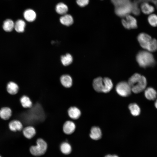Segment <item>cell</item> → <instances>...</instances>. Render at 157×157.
<instances>
[{"mask_svg": "<svg viewBox=\"0 0 157 157\" xmlns=\"http://www.w3.org/2000/svg\"><path fill=\"white\" fill-rule=\"evenodd\" d=\"M26 25L25 22L22 19H19L15 23L14 28L18 33H22L24 31Z\"/></svg>", "mask_w": 157, "mask_h": 157, "instance_id": "obj_24", "label": "cell"}, {"mask_svg": "<svg viewBox=\"0 0 157 157\" xmlns=\"http://www.w3.org/2000/svg\"><path fill=\"white\" fill-rule=\"evenodd\" d=\"M136 60L139 66L144 68L152 67L155 63L153 56L147 50L139 51L136 55Z\"/></svg>", "mask_w": 157, "mask_h": 157, "instance_id": "obj_3", "label": "cell"}, {"mask_svg": "<svg viewBox=\"0 0 157 157\" xmlns=\"http://www.w3.org/2000/svg\"><path fill=\"white\" fill-rule=\"evenodd\" d=\"M60 23L66 26H69L73 23L74 20L72 16L69 14H66L63 15L60 19Z\"/></svg>", "mask_w": 157, "mask_h": 157, "instance_id": "obj_19", "label": "cell"}, {"mask_svg": "<svg viewBox=\"0 0 157 157\" xmlns=\"http://www.w3.org/2000/svg\"><path fill=\"white\" fill-rule=\"evenodd\" d=\"M112 155L110 154H108L106 155L104 157H112Z\"/></svg>", "mask_w": 157, "mask_h": 157, "instance_id": "obj_32", "label": "cell"}, {"mask_svg": "<svg viewBox=\"0 0 157 157\" xmlns=\"http://www.w3.org/2000/svg\"><path fill=\"white\" fill-rule=\"evenodd\" d=\"M47 148L46 142L41 138L36 141V145L31 146L30 149L31 154L35 156H39L45 154Z\"/></svg>", "mask_w": 157, "mask_h": 157, "instance_id": "obj_4", "label": "cell"}, {"mask_svg": "<svg viewBox=\"0 0 157 157\" xmlns=\"http://www.w3.org/2000/svg\"><path fill=\"white\" fill-rule=\"evenodd\" d=\"M55 9L58 14L63 15L66 14L68 9L66 5L63 3L60 2L56 5Z\"/></svg>", "mask_w": 157, "mask_h": 157, "instance_id": "obj_23", "label": "cell"}, {"mask_svg": "<svg viewBox=\"0 0 157 157\" xmlns=\"http://www.w3.org/2000/svg\"><path fill=\"white\" fill-rule=\"evenodd\" d=\"M60 149L63 154L67 155L70 153L72 149L71 145L68 143L65 142L60 145Z\"/></svg>", "mask_w": 157, "mask_h": 157, "instance_id": "obj_26", "label": "cell"}, {"mask_svg": "<svg viewBox=\"0 0 157 157\" xmlns=\"http://www.w3.org/2000/svg\"><path fill=\"white\" fill-rule=\"evenodd\" d=\"M61 60L62 63L64 65L67 66L72 63L73 58L70 54L67 53L65 55L61 56Z\"/></svg>", "mask_w": 157, "mask_h": 157, "instance_id": "obj_27", "label": "cell"}, {"mask_svg": "<svg viewBox=\"0 0 157 157\" xmlns=\"http://www.w3.org/2000/svg\"><path fill=\"white\" fill-rule=\"evenodd\" d=\"M14 24L15 23L12 19H7L3 22V28L6 32H10L14 28Z\"/></svg>", "mask_w": 157, "mask_h": 157, "instance_id": "obj_22", "label": "cell"}, {"mask_svg": "<svg viewBox=\"0 0 157 157\" xmlns=\"http://www.w3.org/2000/svg\"><path fill=\"white\" fill-rule=\"evenodd\" d=\"M8 126L10 130L13 132L20 131L23 129V125L21 122L17 119L10 122Z\"/></svg>", "mask_w": 157, "mask_h": 157, "instance_id": "obj_10", "label": "cell"}, {"mask_svg": "<svg viewBox=\"0 0 157 157\" xmlns=\"http://www.w3.org/2000/svg\"><path fill=\"white\" fill-rule=\"evenodd\" d=\"M77 4L81 7H84L89 3V0H76Z\"/></svg>", "mask_w": 157, "mask_h": 157, "instance_id": "obj_30", "label": "cell"}, {"mask_svg": "<svg viewBox=\"0 0 157 157\" xmlns=\"http://www.w3.org/2000/svg\"><path fill=\"white\" fill-rule=\"evenodd\" d=\"M129 108L132 115L134 116L138 115L140 112V109L139 106L135 103H132L129 106Z\"/></svg>", "mask_w": 157, "mask_h": 157, "instance_id": "obj_25", "label": "cell"}, {"mask_svg": "<svg viewBox=\"0 0 157 157\" xmlns=\"http://www.w3.org/2000/svg\"><path fill=\"white\" fill-rule=\"evenodd\" d=\"M0 157H1V156H0Z\"/></svg>", "mask_w": 157, "mask_h": 157, "instance_id": "obj_34", "label": "cell"}, {"mask_svg": "<svg viewBox=\"0 0 157 157\" xmlns=\"http://www.w3.org/2000/svg\"><path fill=\"white\" fill-rule=\"evenodd\" d=\"M140 8L143 13L149 15L153 13L155 10L153 6L147 2L142 3L141 5Z\"/></svg>", "mask_w": 157, "mask_h": 157, "instance_id": "obj_16", "label": "cell"}, {"mask_svg": "<svg viewBox=\"0 0 157 157\" xmlns=\"http://www.w3.org/2000/svg\"><path fill=\"white\" fill-rule=\"evenodd\" d=\"M93 87L96 92L107 93L110 91L113 87L112 80L108 77H98L94 79Z\"/></svg>", "mask_w": 157, "mask_h": 157, "instance_id": "obj_2", "label": "cell"}, {"mask_svg": "<svg viewBox=\"0 0 157 157\" xmlns=\"http://www.w3.org/2000/svg\"><path fill=\"white\" fill-rule=\"evenodd\" d=\"M23 16L25 19L28 22H31L34 21L36 19V15L33 10L28 9L24 12Z\"/></svg>", "mask_w": 157, "mask_h": 157, "instance_id": "obj_15", "label": "cell"}, {"mask_svg": "<svg viewBox=\"0 0 157 157\" xmlns=\"http://www.w3.org/2000/svg\"><path fill=\"white\" fill-rule=\"evenodd\" d=\"M137 39L141 47L147 51L151 43L153 38L146 33H141L138 35Z\"/></svg>", "mask_w": 157, "mask_h": 157, "instance_id": "obj_6", "label": "cell"}, {"mask_svg": "<svg viewBox=\"0 0 157 157\" xmlns=\"http://www.w3.org/2000/svg\"><path fill=\"white\" fill-rule=\"evenodd\" d=\"M122 23L124 27L127 29H135L137 27L136 19L129 14L125 16V19H122Z\"/></svg>", "mask_w": 157, "mask_h": 157, "instance_id": "obj_7", "label": "cell"}, {"mask_svg": "<svg viewBox=\"0 0 157 157\" xmlns=\"http://www.w3.org/2000/svg\"><path fill=\"white\" fill-rule=\"evenodd\" d=\"M154 105L155 107L157 109V99L155 102Z\"/></svg>", "mask_w": 157, "mask_h": 157, "instance_id": "obj_31", "label": "cell"}, {"mask_svg": "<svg viewBox=\"0 0 157 157\" xmlns=\"http://www.w3.org/2000/svg\"><path fill=\"white\" fill-rule=\"evenodd\" d=\"M60 82L62 85L66 88L70 87L72 85V80L71 77L68 75L62 76L60 78Z\"/></svg>", "mask_w": 157, "mask_h": 157, "instance_id": "obj_20", "label": "cell"}, {"mask_svg": "<svg viewBox=\"0 0 157 157\" xmlns=\"http://www.w3.org/2000/svg\"><path fill=\"white\" fill-rule=\"evenodd\" d=\"M112 157H119L118 156L116 155H112Z\"/></svg>", "mask_w": 157, "mask_h": 157, "instance_id": "obj_33", "label": "cell"}, {"mask_svg": "<svg viewBox=\"0 0 157 157\" xmlns=\"http://www.w3.org/2000/svg\"><path fill=\"white\" fill-rule=\"evenodd\" d=\"M12 113V110L9 107H2L0 109V117L3 120H8L11 117Z\"/></svg>", "mask_w": 157, "mask_h": 157, "instance_id": "obj_11", "label": "cell"}, {"mask_svg": "<svg viewBox=\"0 0 157 157\" xmlns=\"http://www.w3.org/2000/svg\"><path fill=\"white\" fill-rule=\"evenodd\" d=\"M149 24L153 26H157V15L152 13L149 15L147 18Z\"/></svg>", "mask_w": 157, "mask_h": 157, "instance_id": "obj_28", "label": "cell"}, {"mask_svg": "<svg viewBox=\"0 0 157 157\" xmlns=\"http://www.w3.org/2000/svg\"><path fill=\"white\" fill-rule=\"evenodd\" d=\"M20 101L22 106L25 108H30L33 105L32 101L30 98L25 95L22 96L20 99Z\"/></svg>", "mask_w": 157, "mask_h": 157, "instance_id": "obj_21", "label": "cell"}, {"mask_svg": "<svg viewBox=\"0 0 157 157\" xmlns=\"http://www.w3.org/2000/svg\"><path fill=\"white\" fill-rule=\"evenodd\" d=\"M116 7L121 6L130 2L129 0H111Z\"/></svg>", "mask_w": 157, "mask_h": 157, "instance_id": "obj_29", "label": "cell"}, {"mask_svg": "<svg viewBox=\"0 0 157 157\" xmlns=\"http://www.w3.org/2000/svg\"><path fill=\"white\" fill-rule=\"evenodd\" d=\"M132 4L131 2L121 6L116 7V14L120 17H124L132 12Z\"/></svg>", "mask_w": 157, "mask_h": 157, "instance_id": "obj_8", "label": "cell"}, {"mask_svg": "<svg viewBox=\"0 0 157 157\" xmlns=\"http://www.w3.org/2000/svg\"><path fill=\"white\" fill-rule=\"evenodd\" d=\"M116 90L120 96L126 97L129 96L132 92L131 88L128 82L122 81L116 85Z\"/></svg>", "mask_w": 157, "mask_h": 157, "instance_id": "obj_5", "label": "cell"}, {"mask_svg": "<svg viewBox=\"0 0 157 157\" xmlns=\"http://www.w3.org/2000/svg\"><path fill=\"white\" fill-rule=\"evenodd\" d=\"M22 133L25 138L30 139L35 135L36 131L33 127L29 126H27L23 129Z\"/></svg>", "mask_w": 157, "mask_h": 157, "instance_id": "obj_12", "label": "cell"}, {"mask_svg": "<svg viewBox=\"0 0 157 157\" xmlns=\"http://www.w3.org/2000/svg\"><path fill=\"white\" fill-rule=\"evenodd\" d=\"M6 90L8 94L11 95H14L18 92L19 87L17 84L15 82L10 81L7 84Z\"/></svg>", "mask_w": 157, "mask_h": 157, "instance_id": "obj_14", "label": "cell"}, {"mask_svg": "<svg viewBox=\"0 0 157 157\" xmlns=\"http://www.w3.org/2000/svg\"><path fill=\"white\" fill-rule=\"evenodd\" d=\"M102 133L100 129L96 126L92 127L90 134V138L95 140H99L101 137Z\"/></svg>", "mask_w": 157, "mask_h": 157, "instance_id": "obj_17", "label": "cell"}, {"mask_svg": "<svg viewBox=\"0 0 157 157\" xmlns=\"http://www.w3.org/2000/svg\"><path fill=\"white\" fill-rule=\"evenodd\" d=\"M128 82L132 91L135 93H140L145 90L147 85L146 78L137 73L132 75L129 78Z\"/></svg>", "mask_w": 157, "mask_h": 157, "instance_id": "obj_1", "label": "cell"}, {"mask_svg": "<svg viewBox=\"0 0 157 157\" xmlns=\"http://www.w3.org/2000/svg\"><path fill=\"white\" fill-rule=\"evenodd\" d=\"M144 95L147 99L149 100H153L156 98L157 92L153 88L148 87L145 90Z\"/></svg>", "mask_w": 157, "mask_h": 157, "instance_id": "obj_18", "label": "cell"}, {"mask_svg": "<svg viewBox=\"0 0 157 157\" xmlns=\"http://www.w3.org/2000/svg\"><path fill=\"white\" fill-rule=\"evenodd\" d=\"M76 125L72 121L67 120L66 121L63 126V130L66 134L69 135L75 131Z\"/></svg>", "mask_w": 157, "mask_h": 157, "instance_id": "obj_9", "label": "cell"}, {"mask_svg": "<svg viewBox=\"0 0 157 157\" xmlns=\"http://www.w3.org/2000/svg\"><path fill=\"white\" fill-rule=\"evenodd\" d=\"M68 114L70 118L74 119H76L79 118L81 113V111L78 108L75 106H72L68 109Z\"/></svg>", "mask_w": 157, "mask_h": 157, "instance_id": "obj_13", "label": "cell"}]
</instances>
